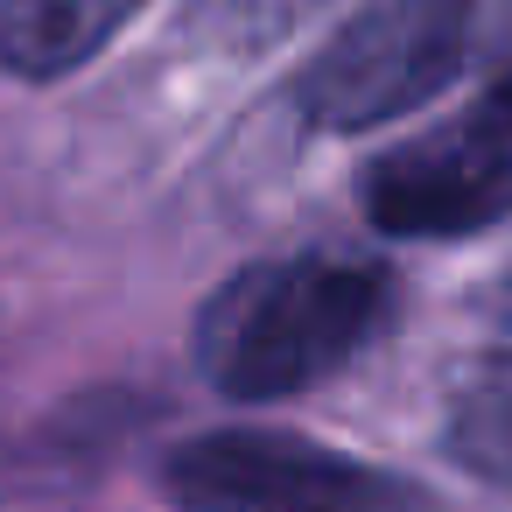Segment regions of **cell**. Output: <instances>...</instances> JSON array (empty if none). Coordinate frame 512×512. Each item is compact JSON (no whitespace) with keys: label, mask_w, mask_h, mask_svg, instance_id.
<instances>
[{"label":"cell","mask_w":512,"mask_h":512,"mask_svg":"<svg viewBox=\"0 0 512 512\" xmlns=\"http://www.w3.org/2000/svg\"><path fill=\"white\" fill-rule=\"evenodd\" d=\"M393 316V274L358 253L239 267L197 316V365L225 400H288L344 372Z\"/></svg>","instance_id":"1"},{"label":"cell","mask_w":512,"mask_h":512,"mask_svg":"<svg viewBox=\"0 0 512 512\" xmlns=\"http://www.w3.org/2000/svg\"><path fill=\"white\" fill-rule=\"evenodd\" d=\"M505 0H365L302 64L295 113L323 134H372L463 78Z\"/></svg>","instance_id":"2"},{"label":"cell","mask_w":512,"mask_h":512,"mask_svg":"<svg viewBox=\"0 0 512 512\" xmlns=\"http://www.w3.org/2000/svg\"><path fill=\"white\" fill-rule=\"evenodd\" d=\"M183 512H435L407 477L288 428H204L162 456Z\"/></svg>","instance_id":"3"},{"label":"cell","mask_w":512,"mask_h":512,"mask_svg":"<svg viewBox=\"0 0 512 512\" xmlns=\"http://www.w3.org/2000/svg\"><path fill=\"white\" fill-rule=\"evenodd\" d=\"M512 211V127L477 113L386 148L365 169V218L386 239H463Z\"/></svg>","instance_id":"4"},{"label":"cell","mask_w":512,"mask_h":512,"mask_svg":"<svg viewBox=\"0 0 512 512\" xmlns=\"http://www.w3.org/2000/svg\"><path fill=\"white\" fill-rule=\"evenodd\" d=\"M141 8L148 0H0V71L22 85L71 78L106 57Z\"/></svg>","instance_id":"5"},{"label":"cell","mask_w":512,"mask_h":512,"mask_svg":"<svg viewBox=\"0 0 512 512\" xmlns=\"http://www.w3.org/2000/svg\"><path fill=\"white\" fill-rule=\"evenodd\" d=\"M449 456L484 477L491 491L512 498V365L505 372H484L456 393L449 407Z\"/></svg>","instance_id":"6"},{"label":"cell","mask_w":512,"mask_h":512,"mask_svg":"<svg viewBox=\"0 0 512 512\" xmlns=\"http://www.w3.org/2000/svg\"><path fill=\"white\" fill-rule=\"evenodd\" d=\"M484 316H491V337H498V351L512 358V281H505V288L484 302Z\"/></svg>","instance_id":"7"},{"label":"cell","mask_w":512,"mask_h":512,"mask_svg":"<svg viewBox=\"0 0 512 512\" xmlns=\"http://www.w3.org/2000/svg\"><path fill=\"white\" fill-rule=\"evenodd\" d=\"M484 113H491V120H505V127H512V71H505V78H498V85H491V99H484Z\"/></svg>","instance_id":"8"},{"label":"cell","mask_w":512,"mask_h":512,"mask_svg":"<svg viewBox=\"0 0 512 512\" xmlns=\"http://www.w3.org/2000/svg\"><path fill=\"white\" fill-rule=\"evenodd\" d=\"M302 8H309V0H281V8H274V15H302Z\"/></svg>","instance_id":"9"}]
</instances>
